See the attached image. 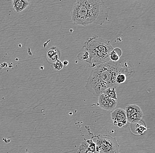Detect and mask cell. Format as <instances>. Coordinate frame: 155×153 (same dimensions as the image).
Instances as JSON below:
<instances>
[{
    "label": "cell",
    "instance_id": "6da1fadb",
    "mask_svg": "<svg viewBox=\"0 0 155 153\" xmlns=\"http://www.w3.org/2000/svg\"><path fill=\"white\" fill-rule=\"evenodd\" d=\"M130 67L125 60L121 59L116 62L111 61L97 66L91 72L87 79L85 88L89 92L98 97L102 92L108 88H117L116 79L121 73H135L130 70Z\"/></svg>",
    "mask_w": 155,
    "mask_h": 153
},
{
    "label": "cell",
    "instance_id": "7a4b0ae2",
    "mask_svg": "<svg viewBox=\"0 0 155 153\" xmlns=\"http://www.w3.org/2000/svg\"><path fill=\"white\" fill-rule=\"evenodd\" d=\"M109 8L101 0H78L74 4L71 12L74 24L86 26L102 25L108 22Z\"/></svg>",
    "mask_w": 155,
    "mask_h": 153
},
{
    "label": "cell",
    "instance_id": "3957f363",
    "mask_svg": "<svg viewBox=\"0 0 155 153\" xmlns=\"http://www.w3.org/2000/svg\"><path fill=\"white\" fill-rule=\"evenodd\" d=\"M83 49L89 54L87 62L90 68H94L110 61L109 55L114 48L109 41L94 35L88 38L84 43Z\"/></svg>",
    "mask_w": 155,
    "mask_h": 153
},
{
    "label": "cell",
    "instance_id": "277c9868",
    "mask_svg": "<svg viewBox=\"0 0 155 153\" xmlns=\"http://www.w3.org/2000/svg\"><path fill=\"white\" fill-rule=\"evenodd\" d=\"M96 151L99 153H120V146L115 137L109 135L95 136Z\"/></svg>",
    "mask_w": 155,
    "mask_h": 153
},
{
    "label": "cell",
    "instance_id": "5b68a950",
    "mask_svg": "<svg viewBox=\"0 0 155 153\" xmlns=\"http://www.w3.org/2000/svg\"><path fill=\"white\" fill-rule=\"evenodd\" d=\"M125 112L127 121L132 123L139 121L143 116L140 107L135 104L128 105L126 107Z\"/></svg>",
    "mask_w": 155,
    "mask_h": 153
},
{
    "label": "cell",
    "instance_id": "8992f818",
    "mask_svg": "<svg viewBox=\"0 0 155 153\" xmlns=\"http://www.w3.org/2000/svg\"><path fill=\"white\" fill-rule=\"evenodd\" d=\"M111 118L113 125L119 128L127 126V123L125 110L117 108L111 113Z\"/></svg>",
    "mask_w": 155,
    "mask_h": 153
},
{
    "label": "cell",
    "instance_id": "52a82bcc",
    "mask_svg": "<svg viewBox=\"0 0 155 153\" xmlns=\"http://www.w3.org/2000/svg\"><path fill=\"white\" fill-rule=\"evenodd\" d=\"M117 103V100L110 98L103 92L99 95L98 103L101 109L107 111H112L116 108Z\"/></svg>",
    "mask_w": 155,
    "mask_h": 153
},
{
    "label": "cell",
    "instance_id": "ba28073f",
    "mask_svg": "<svg viewBox=\"0 0 155 153\" xmlns=\"http://www.w3.org/2000/svg\"><path fill=\"white\" fill-rule=\"evenodd\" d=\"M61 56L60 50L56 46L50 48L46 53V58L48 62L52 63H55L59 59Z\"/></svg>",
    "mask_w": 155,
    "mask_h": 153
},
{
    "label": "cell",
    "instance_id": "9c48e42d",
    "mask_svg": "<svg viewBox=\"0 0 155 153\" xmlns=\"http://www.w3.org/2000/svg\"><path fill=\"white\" fill-rule=\"evenodd\" d=\"M12 2L14 10L17 13L22 12L30 5V2L26 0H14Z\"/></svg>",
    "mask_w": 155,
    "mask_h": 153
},
{
    "label": "cell",
    "instance_id": "30bf717a",
    "mask_svg": "<svg viewBox=\"0 0 155 153\" xmlns=\"http://www.w3.org/2000/svg\"><path fill=\"white\" fill-rule=\"evenodd\" d=\"M122 55V51L119 48H116L113 49L109 55L110 61L113 62H116L120 60V58Z\"/></svg>",
    "mask_w": 155,
    "mask_h": 153
},
{
    "label": "cell",
    "instance_id": "8fae6325",
    "mask_svg": "<svg viewBox=\"0 0 155 153\" xmlns=\"http://www.w3.org/2000/svg\"><path fill=\"white\" fill-rule=\"evenodd\" d=\"M116 88L114 87L108 88L104 91L103 92L107 96L109 97L110 98L117 100L118 99H117V95H116Z\"/></svg>",
    "mask_w": 155,
    "mask_h": 153
},
{
    "label": "cell",
    "instance_id": "7c38bea8",
    "mask_svg": "<svg viewBox=\"0 0 155 153\" xmlns=\"http://www.w3.org/2000/svg\"><path fill=\"white\" fill-rule=\"evenodd\" d=\"M77 153H99L97 152H93L90 151L88 149V144L86 141H83L81 143V145L78 148Z\"/></svg>",
    "mask_w": 155,
    "mask_h": 153
},
{
    "label": "cell",
    "instance_id": "4fadbf2b",
    "mask_svg": "<svg viewBox=\"0 0 155 153\" xmlns=\"http://www.w3.org/2000/svg\"><path fill=\"white\" fill-rule=\"evenodd\" d=\"M89 54L86 49H83V52L82 53H79L77 56L78 59L79 61L87 62L89 59Z\"/></svg>",
    "mask_w": 155,
    "mask_h": 153
},
{
    "label": "cell",
    "instance_id": "5bb4252c",
    "mask_svg": "<svg viewBox=\"0 0 155 153\" xmlns=\"http://www.w3.org/2000/svg\"><path fill=\"white\" fill-rule=\"evenodd\" d=\"M87 144H88V149L90 151L93 152L96 151V144L93 141V139H90V140H86Z\"/></svg>",
    "mask_w": 155,
    "mask_h": 153
},
{
    "label": "cell",
    "instance_id": "9a60e30c",
    "mask_svg": "<svg viewBox=\"0 0 155 153\" xmlns=\"http://www.w3.org/2000/svg\"><path fill=\"white\" fill-rule=\"evenodd\" d=\"M54 69L57 71L61 70L63 68V63L59 59L57 60L55 63L53 64Z\"/></svg>",
    "mask_w": 155,
    "mask_h": 153
},
{
    "label": "cell",
    "instance_id": "2e32d148",
    "mask_svg": "<svg viewBox=\"0 0 155 153\" xmlns=\"http://www.w3.org/2000/svg\"><path fill=\"white\" fill-rule=\"evenodd\" d=\"M136 131L140 134H143L146 130V128L142 125H140L139 124H137L136 126Z\"/></svg>",
    "mask_w": 155,
    "mask_h": 153
},
{
    "label": "cell",
    "instance_id": "e0dca14e",
    "mask_svg": "<svg viewBox=\"0 0 155 153\" xmlns=\"http://www.w3.org/2000/svg\"><path fill=\"white\" fill-rule=\"evenodd\" d=\"M68 61L67 60H65V61H64V62H63V66H67L68 65Z\"/></svg>",
    "mask_w": 155,
    "mask_h": 153
}]
</instances>
